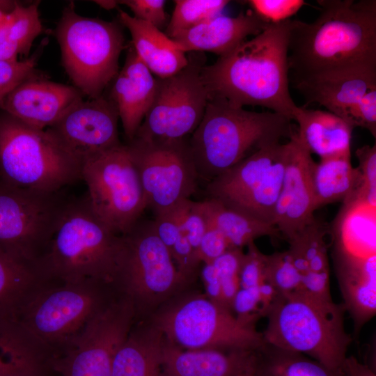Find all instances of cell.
Listing matches in <instances>:
<instances>
[{"label":"cell","instance_id":"obj_1","mask_svg":"<svg viewBox=\"0 0 376 376\" xmlns=\"http://www.w3.org/2000/svg\"><path fill=\"white\" fill-rule=\"evenodd\" d=\"M317 2L320 15L313 22L290 19V81L376 71V1Z\"/></svg>","mask_w":376,"mask_h":376},{"label":"cell","instance_id":"obj_2","mask_svg":"<svg viewBox=\"0 0 376 376\" xmlns=\"http://www.w3.org/2000/svg\"><path fill=\"white\" fill-rule=\"evenodd\" d=\"M290 22L268 24L213 64L204 65L201 77L208 100L236 107L260 106L292 120L299 107L289 90Z\"/></svg>","mask_w":376,"mask_h":376},{"label":"cell","instance_id":"obj_3","mask_svg":"<svg viewBox=\"0 0 376 376\" xmlns=\"http://www.w3.org/2000/svg\"><path fill=\"white\" fill-rule=\"evenodd\" d=\"M292 121L270 111H252L208 100L189 138L198 177L209 182L259 150L290 139L297 129Z\"/></svg>","mask_w":376,"mask_h":376},{"label":"cell","instance_id":"obj_4","mask_svg":"<svg viewBox=\"0 0 376 376\" xmlns=\"http://www.w3.org/2000/svg\"><path fill=\"white\" fill-rule=\"evenodd\" d=\"M123 246L122 235L100 221L85 195L68 200L38 263L51 282L93 279L114 285Z\"/></svg>","mask_w":376,"mask_h":376},{"label":"cell","instance_id":"obj_5","mask_svg":"<svg viewBox=\"0 0 376 376\" xmlns=\"http://www.w3.org/2000/svg\"><path fill=\"white\" fill-rule=\"evenodd\" d=\"M345 312L343 304L305 292L280 296L266 316L264 341L339 371L352 340L345 331Z\"/></svg>","mask_w":376,"mask_h":376},{"label":"cell","instance_id":"obj_6","mask_svg":"<svg viewBox=\"0 0 376 376\" xmlns=\"http://www.w3.org/2000/svg\"><path fill=\"white\" fill-rule=\"evenodd\" d=\"M120 295L113 284L93 279L49 282L26 302L16 319L49 350L55 361Z\"/></svg>","mask_w":376,"mask_h":376},{"label":"cell","instance_id":"obj_7","mask_svg":"<svg viewBox=\"0 0 376 376\" xmlns=\"http://www.w3.org/2000/svg\"><path fill=\"white\" fill-rule=\"evenodd\" d=\"M82 164L47 130L31 127L0 109V179L53 193L81 179Z\"/></svg>","mask_w":376,"mask_h":376},{"label":"cell","instance_id":"obj_8","mask_svg":"<svg viewBox=\"0 0 376 376\" xmlns=\"http://www.w3.org/2000/svg\"><path fill=\"white\" fill-rule=\"evenodd\" d=\"M63 67L83 95L98 97L119 72L124 36L118 24L64 8L55 30Z\"/></svg>","mask_w":376,"mask_h":376},{"label":"cell","instance_id":"obj_9","mask_svg":"<svg viewBox=\"0 0 376 376\" xmlns=\"http://www.w3.org/2000/svg\"><path fill=\"white\" fill-rule=\"evenodd\" d=\"M122 237L114 285L132 302L137 320L176 295L189 281L178 270L152 221H138Z\"/></svg>","mask_w":376,"mask_h":376},{"label":"cell","instance_id":"obj_10","mask_svg":"<svg viewBox=\"0 0 376 376\" xmlns=\"http://www.w3.org/2000/svg\"><path fill=\"white\" fill-rule=\"evenodd\" d=\"M152 322L168 341L185 350H257L265 342L256 326L240 321L205 295L174 302Z\"/></svg>","mask_w":376,"mask_h":376},{"label":"cell","instance_id":"obj_11","mask_svg":"<svg viewBox=\"0 0 376 376\" xmlns=\"http://www.w3.org/2000/svg\"><path fill=\"white\" fill-rule=\"evenodd\" d=\"M81 180L90 206L112 233H128L148 207L139 172L127 144H120L83 164Z\"/></svg>","mask_w":376,"mask_h":376},{"label":"cell","instance_id":"obj_12","mask_svg":"<svg viewBox=\"0 0 376 376\" xmlns=\"http://www.w3.org/2000/svg\"><path fill=\"white\" fill-rule=\"evenodd\" d=\"M288 152V141L259 150L207 182V198L274 226Z\"/></svg>","mask_w":376,"mask_h":376},{"label":"cell","instance_id":"obj_13","mask_svg":"<svg viewBox=\"0 0 376 376\" xmlns=\"http://www.w3.org/2000/svg\"><path fill=\"white\" fill-rule=\"evenodd\" d=\"M188 59L187 65L176 74L156 77L152 103L134 139L148 142L176 141L188 137L198 127L208 101L201 77L204 65L201 58Z\"/></svg>","mask_w":376,"mask_h":376},{"label":"cell","instance_id":"obj_14","mask_svg":"<svg viewBox=\"0 0 376 376\" xmlns=\"http://www.w3.org/2000/svg\"><path fill=\"white\" fill-rule=\"evenodd\" d=\"M189 138L148 142L134 139L127 145L139 174L148 207L155 214L189 199L199 179Z\"/></svg>","mask_w":376,"mask_h":376},{"label":"cell","instance_id":"obj_15","mask_svg":"<svg viewBox=\"0 0 376 376\" xmlns=\"http://www.w3.org/2000/svg\"><path fill=\"white\" fill-rule=\"evenodd\" d=\"M70 198L19 188L0 179V244L38 262Z\"/></svg>","mask_w":376,"mask_h":376},{"label":"cell","instance_id":"obj_16","mask_svg":"<svg viewBox=\"0 0 376 376\" xmlns=\"http://www.w3.org/2000/svg\"><path fill=\"white\" fill-rule=\"evenodd\" d=\"M135 321L132 302L120 295L89 323L72 347L55 361L54 373L111 376L114 356Z\"/></svg>","mask_w":376,"mask_h":376},{"label":"cell","instance_id":"obj_17","mask_svg":"<svg viewBox=\"0 0 376 376\" xmlns=\"http://www.w3.org/2000/svg\"><path fill=\"white\" fill-rule=\"evenodd\" d=\"M117 109L103 95L70 107L46 130L71 155L83 164L121 144Z\"/></svg>","mask_w":376,"mask_h":376},{"label":"cell","instance_id":"obj_18","mask_svg":"<svg viewBox=\"0 0 376 376\" xmlns=\"http://www.w3.org/2000/svg\"><path fill=\"white\" fill-rule=\"evenodd\" d=\"M288 152L274 225L288 240L314 219L313 171L315 162L297 130L288 139Z\"/></svg>","mask_w":376,"mask_h":376},{"label":"cell","instance_id":"obj_19","mask_svg":"<svg viewBox=\"0 0 376 376\" xmlns=\"http://www.w3.org/2000/svg\"><path fill=\"white\" fill-rule=\"evenodd\" d=\"M82 99L83 95L75 86L34 75L12 91L0 109L31 127L45 130Z\"/></svg>","mask_w":376,"mask_h":376},{"label":"cell","instance_id":"obj_20","mask_svg":"<svg viewBox=\"0 0 376 376\" xmlns=\"http://www.w3.org/2000/svg\"><path fill=\"white\" fill-rule=\"evenodd\" d=\"M343 306L354 325V338L376 313V255H356L340 244L334 253Z\"/></svg>","mask_w":376,"mask_h":376},{"label":"cell","instance_id":"obj_21","mask_svg":"<svg viewBox=\"0 0 376 376\" xmlns=\"http://www.w3.org/2000/svg\"><path fill=\"white\" fill-rule=\"evenodd\" d=\"M257 350H185L165 338L162 376H251Z\"/></svg>","mask_w":376,"mask_h":376},{"label":"cell","instance_id":"obj_22","mask_svg":"<svg viewBox=\"0 0 376 376\" xmlns=\"http://www.w3.org/2000/svg\"><path fill=\"white\" fill-rule=\"evenodd\" d=\"M110 97L130 142L148 111L156 91V78L137 56L133 47L113 79Z\"/></svg>","mask_w":376,"mask_h":376},{"label":"cell","instance_id":"obj_23","mask_svg":"<svg viewBox=\"0 0 376 376\" xmlns=\"http://www.w3.org/2000/svg\"><path fill=\"white\" fill-rule=\"evenodd\" d=\"M268 24L249 9L235 17L218 15L170 38L185 53L207 51L221 56Z\"/></svg>","mask_w":376,"mask_h":376},{"label":"cell","instance_id":"obj_24","mask_svg":"<svg viewBox=\"0 0 376 376\" xmlns=\"http://www.w3.org/2000/svg\"><path fill=\"white\" fill-rule=\"evenodd\" d=\"M54 358L16 318H0V376L56 375Z\"/></svg>","mask_w":376,"mask_h":376},{"label":"cell","instance_id":"obj_25","mask_svg":"<svg viewBox=\"0 0 376 376\" xmlns=\"http://www.w3.org/2000/svg\"><path fill=\"white\" fill-rule=\"evenodd\" d=\"M247 247L241 263L239 289L233 313L240 321L256 326L260 318H266L280 295L267 276L266 254L254 242Z\"/></svg>","mask_w":376,"mask_h":376},{"label":"cell","instance_id":"obj_26","mask_svg":"<svg viewBox=\"0 0 376 376\" xmlns=\"http://www.w3.org/2000/svg\"><path fill=\"white\" fill-rule=\"evenodd\" d=\"M288 249L301 276L304 292L325 300L330 293L326 230L315 218L287 240Z\"/></svg>","mask_w":376,"mask_h":376},{"label":"cell","instance_id":"obj_27","mask_svg":"<svg viewBox=\"0 0 376 376\" xmlns=\"http://www.w3.org/2000/svg\"><path fill=\"white\" fill-rule=\"evenodd\" d=\"M49 282L37 261L0 244V318H16L26 302Z\"/></svg>","mask_w":376,"mask_h":376},{"label":"cell","instance_id":"obj_28","mask_svg":"<svg viewBox=\"0 0 376 376\" xmlns=\"http://www.w3.org/2000/svg\"><path fill=\"white\" fill-rule=\"evenodd\" d=\"M305 100L345 119L348 111L370 88L376 87V71H362L292 83Z\"/></svg>","mask_w":376,"mask_h":376},{"label":"cell","instance_id":"obj_29","mask_svg":"<svg viewBox=\"0 0 376 376\" xmlns=\"http://www.w3.org/2000/svg\"><path fill=\"white\" fill-rule=\"evenodd\" d=\"M118 13L120 22L130 33L137 56L157 77H171L187 65L185 53L166 33L122 10Z\"/></svg>","mask_w":376,"mask_h":376},{"label":"cell","instance_id":"obj_30","mask_svg":"<svg viewBox=\"0 0 376 376\" xmlns=\"http://www.w3.org/2000/svg\"><path fill=\"white\" fill-rule=\"evenodd\" d=\"M141 322L134 323L118 349L111 376H162L165 337L152 322Z\"/></svg>","mask_w":376,"mask_h":376},{"label":"cell","instance_id":"obj_31","mask_svg":"<svg viewBox=\"0 0 376 376\" xmlns=\"http://www.w3.org/2000/svg\"><path fill=\"white\" fill-rule=\"evenodd\" d=\"M292 120L297 133L311 154L320 159L351 153L354 127L342 118L328 111L299 107Z\"/></svg>","mask_w":376,"mask_h":376},{"label":"cell","instance_id":"obj_32","mask_svg":"<svg viewBox=\"0 0 376 376\" xmlns=\"http://www.w3.org/2000/svg\"><path fill=\"white\" fill-rule=\"evenodd\" d=\"M358 168L351 153L320 159L313 171L315 210L336 202H347L361 187Z\"/></svg>","mask_w":376,"mask_h":376},{"label":"cell","instance_id":"obj_33","mask_svg":"<svg viewBox=\"0 0 376 376\" xmlns=\"http://www.w3.org/2000/svg\"><path fill=\"white\" fill-rule=\"evenodd\" d=\"M198 204L205 216L222 233L231 248L242 249L260 237L280 235L274 226L228 207L214 199L207 198L198 201Z\"/></svg>","mask_w":376,"mask_h":376},{"label":"cell","instance_id":"obj_34","mask_svg":"<svg viewBox=\"0 0 376 376\" xmlns=\"http://www.w3.org/2000/svg\"><path fill=\"white\" fill-rule=\"evenodd\" d=\"M39 3L22 6L16 1L6 14L0 24V60L14 61L18 55L29 54L33 41L43 31Z\"/></svg>","mask_w":376,"mask_h":376},{"label":"cell","instance_id":"obj_35","mask_svg":"<svg viewBox=\"0 0 376 376\" xmlns=\"http://www.w3.org/2000/svg\"><path fill=\"white\" fill-rule=\"evenodd\" d=\"M251 376H341L306 355L264 342L257 350Z\"/></svg>","mask_w":376,"mask_h":376},{"label":"cell","instance_id":"obj_36","mask_svg":"<svg viewBox=\"0 0 376 376\" xmlns=\"http://www.w3.org/2000/svg\"><path fill=\"white\" fill-rule=\"evenodd\" d=\"M244 254L242 249H230L213 262L204 264L201 272L205 296L232 313Z\"/></svg>","mask_w":376,"mask_h":376},{"label":"cell","instance_id":"obj_37","mask_svg":"<svg viewBox=\"0 0 376 376\" xmlns=\"http://www.w3.org/2000/svg\"><path fill=\"white\" fill-rule=\"evenodd\" d=\"M230 1L226 0H175L166 35L169 38L220 15Z\"/></svg>","mask_w":376,"mask_h":376},{"label":"cell","instance_id":"obj_38","mask_svg":"<svg viewBox=\"0 0 376 376\" xmlns=\"http://www.w3.org/2000/svg\"><path fill=\"white\" fill-rule=\"evenodd\" d=\"M267 276L280 296L304 292L301 276L288 250L265 256Z\"/></svg>","mask_w":376,"mask_h":376},{"label":"cell","instance_id":"obj_39","mask_svg":"<svg viewBox=\"0 0 376 376\" xmlns=\"http://www.w3.org/2000/svg\"><path fill=\"white\" fill-rule=\"evenodd\" d=\"M357 167L361 175V187L345 207L358 206L371 210L376 207V146H364L356 150Z\"/></svg>","mask_w":376,"mask_h":376},{"label":"cell","instance_id":"obj_40","mask_svg":"<svg viewBox=\"0 0 376 376\" xmlns=\"http://www.w3.org/2000/svg\"><path fill=\"white\" fill-rule=\"evenodd\" d=\"M245 2L267 24H278L290 19L306 4L303 0H249Z\"/></svg>","mask_w":376,"mask_h":376},{"label":"cell","instance_id":"obj_41","mask_svg":"<svg viewBox=\"0 0 376 376\" xmlns=\"http://www.w3.org/2000/svg\"><path fill=\"white\" fill-rule=\"evenodd\" d=\"M37 58L35 54L22 61L0 60V105L16 86L34 76Z\"/></svg>","mask_w":376,"mask_h":376},{"label":"cell","instance_id":"obj_42","mask_svg":"<svg viewBox=\"0 0 376 376\" xmlns=\"http://www.w3.org/2000/svg\"><path fill=\"white\" fill-rule=\"evenodd\" d=\"M180 210L182 230L198 258V247L207 226V218L198 201L190 199L183 201L180 204Z\"/></svg>","mask_w":376,"mask_h":376},{"label":"cell","instance_id":"obj_43","mask_svg":"<svg viewBox=\"0 0 376 376\" xmlns=\"http://www.w3.org/2000/svg\"><path fill=\"white\" fill-rule=\"evenodd\" d=\"M345 120L354 128L360 127L368 130L376 137V87L367 91L350 109Z\"/></svg>","mask_w":376,"mask_h":376},{"label":"cell","instance_id":"obj_44","mask_svg":"<svg viewBox=\"0 0 376 376\" xmlns=\"http://www.w3.org/2000/svg\"><path fill=\"white\" fill-rule=\"evenodd\" d=\"M118 3L128 7L135 18L146 22L157 29H162L166 21L164 0H123Z\"/></svg>","mask_w":376,"mask_h":376},{"label":"cell","instance_id":"obj_45","mask_svg":"<svg viewBox=\"0 0 376 376\" xmlns=\"http://www.w3.org/2000/svg\"><path fill=\"white\" fill-rule=\"evenodd\" d=\"M207 226L198 250V258L200 262L204 264L213 262L233 249L222 233L207 219Z\"/></svg>","mask_w":376,"mask_h":376},{"label":"cell","instance_id":"obj_46","mask_svg":"<svg viewBox=\"0 0 376 376\" xmlns=\"http://www.w3.org/2000/svg\"><path fill=\"white\" fill-rule=\"evenodd\" d=\"M341 376H376L375 370L359 362L354 356H347L340 368Z\"/></svg>","mask_w":376,"mask_h":376},{"label":"cell","instance_id":"obj_47","mask_svg":"<svg viewBox=\"0 0 376 376\" xmlns=\"http://www.w3.org/2000/svg\"><path fill=\"white\" fill-rule=\"evenodd\" d=\"M16 1H4L0 0V24L8 13H10L13 8Z\"/></svg>","mask_w":376,"mask_h":376},{"label":"cell","instance_id":"obj_48","mask_svg":"<svg viewBox=\"0 0 376 376\" xmlns=\"http://www.w3.org/2000/svg\"><path fill=\"white\" fill-rule=\"evenodd\" d=\"M95 2L102 8L107 10L113 9L118 4V1H95Z\"/></svg>","mask_w":376,"mask_h":376},{"label":"cell","instance_id":"obj_49","mask_svg":"<svg viewBox=\"0 0 376 376\" xmlns=\"http://www.w3.org/2000/svg\"><path fill=\"white\" fill-rule=\"evenodd\" d=\"M41 376H58L56 375H41Z\"/></svg>","mask_w":376,"mask_h":376}]
</instances>
